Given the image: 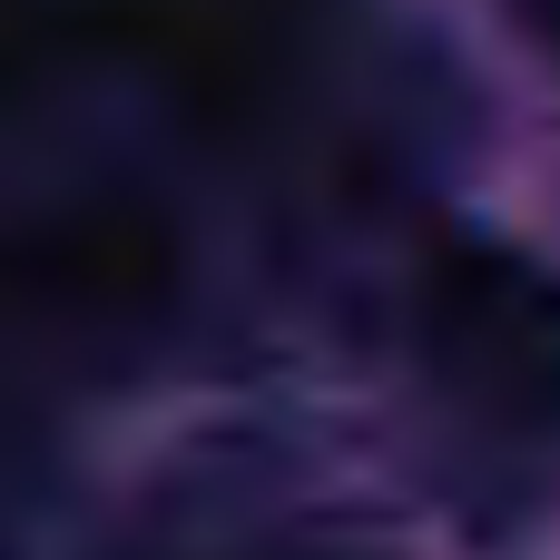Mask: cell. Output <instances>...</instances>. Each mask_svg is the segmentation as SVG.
<instances>
[{
    "instance_id": "obj_1",
    "label": "cell",
    "mask_w": 560,
    "mask_h": 560,
    "mask_svg": "<svg viewBox=\"0 0 560 560\" xmlns=\"http://www.w3.org/2000/svg\"><path fill=\"white\" fill-rule=\"evenodd\" d=\"M423 354L502 423H560V276L522 246H443L423 276Z\"/></svg>"
},
{
    "instance_id": "obj_2",
    "label": "cell",
    "mask_w": 560,
    "mask_h": 560,
    "mask_svg": "<svg viewBox=\"0 0 560 560\" xmlns=\"http://www.w3.org/2000/svg\"><path fill=\"white\" fill-rule=\"evenodd\" d=\"M0 482H10V463H0Z\"/></svg>"
}]
</instances>
